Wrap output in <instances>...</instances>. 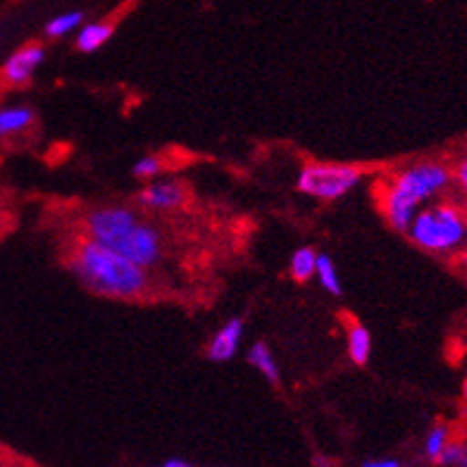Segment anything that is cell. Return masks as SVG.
Instances as JSON below:
<instances>
[{"mask_svg":"<svg viewBox=\"0 0 467 467\" xmlns=\"http://www.w3.org/2000/svg\"><path fill=\"white\" fill-rule=\"evenodd\" d=\"M67 270L91 294L112 301H136L150 291V272L134 265L112 248L81 234L65 258Z\"/></svg>","mask_w":467,"mask_h":467,"instance_id":"cell-1","label":"cell"},{"mask_svg":"<svg viewBox=\"0 0 467 467\" xmlns=\"http://www.w3.org/2000/svg\"><path fill=\"white\" fill-rule=\"evenodd\" d=\"M451 191V165L441 161H415L396 170L379 189V208L394 232L406 234L422 205Z\"/></svg>","mask_w":467,"mask_h":467,"instance_id":"cell-2","label":"cell"},{"mask_svg":"<svg viewBox=\"0 0 467 467\" xmlns=\"http://www.w3.org/2000/svg\"><path fill=\"white\" fill-rule=\"evenodd\" d=\"M406 236L430 255H453L465 246V210L453 201H431L415 213Z\"/></svg>","mask_w":467,"mask_h":467,"instance_id":"cell-3","label":"cell"},{"mask_svg":"<svg viewBox=\"0 0 467 467\" xmlns=\"http://www.w3.org/2000/svg\"><path fill=\"white\" fill-rule=\"evenodd\" d=\"M365 179V170L346 162H306L298 172V191L310 198L332 203L348 196Z\"/></svg>","mask_w":467,"mask_h":467,"instance_id":"cell-4","label":"cell"},{"mask_svg":"<svg viewBox=\"0 0 467 467\" xmlns=\"http://www.w3.org/2000/svg\"><path fill=\"white\" fill-rule=\"evenodd\" d=\"M108 248H112V251H117L119 255H124V258L148 272L158 270L167 258L165 234L158 224L148 222L143 215L131 227L124 229Z\"/></svg>","mask_w":467,"mask_h":467,"instance_id":"cell-5","label":"cell"},{"mask_svg":"<svg viewBox=\"0 0 467 467\" xmlns=\"http://www.w3.org/2000/svg\"><path fill=\"white\" fill-rule=\"evenodd\" d=\"M136 201L143 210H150V213H172V210L184 208L189 201V191L182 182H174V179H153V182H146Z\"/></svg>","mask_w":467,"mask_h":467,"instance_id":"cell-6","label":"cell"},{"mask_svg":"<svg viewBox=\"0 0 467 467\" xmlns=\"http://www.w3.org/2000/svg\"><path fill=\"white\" fill-rule=\"evenodd\" d=\"M46 60V48L41 44H26L19 50H15L13 56L7 57L3 69H0V79L7 87H25L34 79V74Z\"/></svg>","mask_w":467,"mask_h":467,"instance_id":"cell-7","label":"cell"},{"mask_svg":"<svg viewBox=\"0 0 467 467\" xmlns=\"http://www.w3.org/2000/svg\"><path fill=\"white\" fill-rule=\"evenodd\" d=\"M246 334V322L241 317H232L217 329V334L208 341V358L213 363H229L239 353L241 341Z\"/></svg>","mask_w":467,"mask_h":467,"instance_id":"cell-8","label":"cell"},{"mask_svg":"<svg viewBox=\"0 0 467 467\" xmlns=\"http://www.w3.org/2000/svg\"><path fill=\"white\" fill-rule=\"evenodd\" d=\"M36 124V112L29 105H3L0 108V141L25 136Z\"/></svg>","mask_w":467,"mask_h":467,"instance_id":"cell-9","label":"cell"},{"mask_svg":"<svg viewBox=\"0 0 467 467\" xmlns=\"http://www.w3.org/2000/svg\"><path fill=\"white\" fill-rule=\"evenodd\" d=\"M346 350H348L350 363L363 368L369 363L372 358V334L365 325L360 322H350L348 329H346Z\"/></svg>","mask_w":467,"mask_h":467,"instance_id":"cell-10","label":"cell"},{"mask_svg":"<svg viewBox=\"0 0 467 467\" xmlns=\"http://www.w3.org/2000/svg\"><path fill=\"white\" fill-rule=\"evenodd\" d=\"M115 34V25L112 22H88L77 29V50L81 53H96L103 48Z\"/></svg>","mask_w":467,"mask_h":467,"instance_id":"cell-11","label":"cell"},{"mask_svg":"<svg viewBox=\"0 0 467 467\" xmlns=\"http://www.w3.org/2000/svg\"><path fill=\"white\" fill-rule=\"evenodd\" d=\"M248 363L258 369L260 375L270 381V384H279V379H282V369H279L277 358H275L270 346L263 344V341H258V344H253L248 348Z\"/></svg>","mask_w":467,"mask_h":467,"instance_id":"cell-12","label":"cell"},{"mask_svg":"<svg viewBox=\"0 0 467 467\" xmlns=\"http://www.w3.org/2000/svg\"><path fill=\"white\" fill-rule=\"evenodd\" d=\"M315 263H317V251L310 246L296 248L289 260V275L294 282H310L315 277Z\"/></svg>","mask_w":467,"mask_h":467,"instance_id":"cell-13","label":"cell"},{"mask_svg":"<svg viewBox=\"0 0 467 467\" xmlns=\"http://www.w3.org/2000/svg\"><path fill=\"white\" fill-rule=\"evenodd\" d=\"M315 277L322 284V289L329 291L332 296H341V279H338L337 265L329 255L317 253V263H315Z\"/></svg>","mask_w":467,"mask_h":467,"instance_id":"cell-14","label":"cell"},{"mask_svg":"<svg viewBox=\"0 0 467 467\" xmlns=\"http://www.w3.org/2000/svg\"><path fill=\"white\" fill-rule=\"evenodd\" d=\"M84 25V13L79 10H69V13H62L57 17H53L46 25V36L48 38H62V36H69L74 31L79 29Z\"/></svg>","mask_w":467,"mask_h":467,"instance_id":"cell-15","label":"cell"},{"mask_svg":"<svg viewBox=\"0 0 467 467\" xmlns=\"http://www.w3.org/2000/svg\"><path fill=\"white\" fill-rule=\"evenodd\" d=\"M453 439V430H451L446 422L434 424L430 431H427V439H424V455L430 458V461L437 462L441 451L446 449V443Z\"/></svg>","mask_w":467,"mask_h":467,"instance_id":"cell-16","label":"cell"},{"mask_svg":"<svg viewBox=\"0 0 467 467\" xmlns=\"http://www.w3.org/2000/svg\"><path fill=\"white\" fill-rule=\"evenodd\" d=\"M162 170H165L162 158H158V155H143L141 161L131 167V174H134V179H139V182H153V179L161 177Z\"/></svg>","mask_w":467,"mask_h":467,"instance_id":"cell-17","label":"cell"},{"mask_svg":"<svg viewBox=\"0 0 467 467\" xmlns=\"http://www.w3.org/2000/svg\"><path fill=\"white\" fill-rule=\"evenodd\" d=\"M437 462L443 467H467L465 441H461V439H451V441L446 443V449L441 451V455H439Z\"/></svg>","mask_w":467,"mask_h":467,"instance_id":"cell-18","label":"cell"},{"mask_svg":"<svg viewBox=\"0 0 467 467\" xmlns=\"http://www.w3.org/2000/svg\"><path fill=\"white\" fill-rule=\"evenodd\" d=\"M451 186H455L458 193H465L467 189V162L461 161L451 167Z\"/></svg>","mask_w":467,"mask_h":467,"instance_id":"cell-19","label":"cell"},{"mask_svg":"<svg viewBox=\"0 0 467 467\" xmlns=\"http://www.w3.org/2000/svg\"><path fill=\"white\" fill-rule=\"evenodd\" d=\"M363 467H400V462L396 458H384V461H369Z\"/></svg>","mask_w":467,"mask_h":467,"instance_id":"cell-20","label":"cell"},{"mask_svg":"<svg viewBox=\"0 0 467 467\" xmlns=\"http://www.w3.org/2000/svg\"><path fill=\"white\" fill-rule=\"evenodd\" d=\"M155 467H193V465L186 461H179V458H172V461H167L162 462V465H155Z\"/></svg>","mask_w":467,"mask_h":467,"instance_id":"cell-21","label":"cell"},{"mask_svg":"<svg viewBox=\"0 0 467 467\" xmlns=\"http://www.w3.org/2000/svg\"><path fill=\"white\" fill-rule=\"evenodd\" d=\"M0 467H13V462L7 461L5 455H0Z\"/></svg>","mask_w":467,"mask_h":467,"instance_id":"cell-22","label":"cell"},{"mask_svg":"<svg viewBox=\"0 0 467 467\" xmlns=\"http://www.w3.org/2000/svg\"><path fill=\"white\" fill-rule=\"evenodd\" d=\"M317 467H332V465H329V462H325V461H317Z\"/></svg>","mask_w":467,"mask_h":467,"instance_id":"cell-23","label":"cell"}]
</instances>
